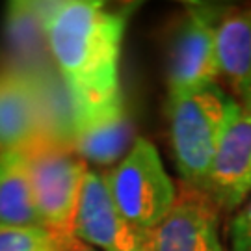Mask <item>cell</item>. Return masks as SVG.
I'll use <instances>...</instances> for the list:
<instances>
[{"mask_svg":"<svg viewBox=\"0 0 251 251\" xmlns=\"http://www.w3.org/2000/svg\"><path fill=\"white\" fill-rule=\"evenodd\" d=\"M47 43L76 119L123 102L119 58L126 13L93 0L43 2Z\"/></svg>","mask_w":251,"mask_h":251,"instance_id":"6da1fadb","label":"cell"},{"mask_svg":"<svg viewBox=\"0 0 251 251\" xmlns=\"http://www.w3.org/2000/svg\"><path fill=\"white\" fill-rule=\"evenodd\" d=\"M238 110V100L218 84L168 97L171 151L186 186L205 194L216 149Z\"/></svg>","mask_w":251,"mask_h":251,"instance_id":"7a4b0ae2","label":"cell"},{"mask_svg":"<svg viewBox=\"0 0 251 251\" xmlns=\"http://www.w3.org/2000/svg\"><path fill=\"white\" fill-rule=\"evenodd\" d=\"M28 162L32 192L41 225L58 238L73 242L76 214L88 166L76 152L49 140L37 138L23 149Z\"/></svg>","mask_w":251,"mask_h":251,"instance_id":"3957f363","label":"cell"},{"mask_svg":"<svg viewBox=\"0 0 251 251\" xmlns=\"http://www.w3.org/2000/svg\"><path fill=\"white\" fill-rule=\"evenodd\" d=\"M104 179L117 210L144 231L160 225L179 194L162 164L158 149L147 138H136L125 158L104 173Z\"/></svg>","mask_w":251,"mask_h":251,"instance_id":"277c9868","label":"cell"},{"mask_svg":"<svg viewBox=\"0 0 251 251\" xmlns=\"http://www.w3.org/2000/svg\"><path fill=\"white\" fill-rule=\"evenodd\" d=\"M214 8L190 4L171 39L168 58V97L203 90L220 78L218 25Z\"/></svg>","mask_w":251,"mask_h":251,"instance_id":"5b68a950","label":"cell"},{"mask_svg":"<svg viewBox=\"0 0 251 251\" xmlns=\"http://www.w3.org/2000/svg\"><path fill=\"white\" fill-rule=\"evenodd\" d=\"M75 238L97 251H154L152 231L125 220L110 198L104 175L91 170L82 188Z\"/></svg>","mask_w":251,"mask_h":251,"instance_id":"8992f818","label":"cell"},{"mask_svg":"<svg viewBox=\"0 0 251 251\" xmlns=\"http://www.w3.org/2000/svg\"><path fill=\"white\" fill-rule=\"evenodd\" d=\"M154 251H224L220 208L206 194L182 184L170 214L152 229Z\"/></svg>","mask_w":251,"mask_h":251,"instance_id":"52a82bcc","label":"cell"},{"mask_svg":"<svg viewBox=\"0 0 251 251\" xmlns=\"http://www.w3.org/2000/svg\"><path fill=\"white\" fill-rule=\"evenodd\" d=\"M251 175V112L240 110L229 121L210 166L205 194L220 210H233L248 198Z\"/></svg>","mask_w":251,"mask_h":251,"instance_id":"ba28073f","label":"cell"},{"mask_svg":"<svg viewBox=\"0 0 251 251\" xmlns=\"http://www.w3.org/2000/svg\"><path fill=\"white\" fill-rule=\"evenodd\" d=\"M43 136V117L32 75L15 65L0 69V151L25 149Z\"/></svg>","mask_w":251,"mask_h":251,"instance_id":"9c48e42d","label":"cell"},{"mask_svg":"<svg viewBox=\"0 0 251 251\" xmlns=\"http://www.w3.org/2000/svg\"><path fill=\"white\" fill-rule=\"evenodd\" d=\"M134 142L132 123L128 119V112L123 100L97 114L78 117L73 151L84 162H91L95 166H108L123 160Z\"/></svg>","mask_w":251,"mask_h":251,"instance_id":"30bf717a","label":"cell"},{"mask_svg":"<svg viewBox=\"0 0 251 251\" xmlns=\"http://www.w3.org/2000/svg\"><path fill=\"white\" fill-rule=\"evenodd\" d=\"M4 32L9 52L13 54L11 65L30 75L54 65L47 43L43 2H9L4 17Z\"/></svg>","mask_w":251,"mask_h":251,"instance_id":"8fae6325","label":"cell"},{"mask_svg":"<svg viewBox=\"0 0 251 251\" xmlns=\"http://www.w3.org/2000/svg\"><path fill=\"white\" fill-rule=\"evenodd\" d=\"M220 76L238 104L251 112V9L224 15L218 25Z\"/></svg>","mask_w":251,"mask_h":251,"instance_id":"7c38bea8","label":"cell"},{"mask_svg":"<svg viewBox=\"0 0 251 251\" xmlns=\"http://www.w3.org/2000/svg\"><path fill=\"white\" fill-rule=\"evenodd\" d=\"M0 224L43 227L23 149L0 151Z\"/></svg>","mask_w":251,"mask_h":251,"instance_id":"4fadbf2b","label":"cell"},{"mask_svg":"<svg viewBox=\"0 0 251 251\" xmlns=\"http://www.w3.org/2000/svg\"><path fill=\"white\" fill-rule=\"evenodd\" d=\"M75 242H65L45 227L0 224V251H71Z\"/></svg>","mask_w":251,"mask_h":251,"instance_id":"5bb4252c","label":"cell"},{"mask_svg":"<svg viewBox=\"0 0 251 251\" xmlns=\"http://www.w3.org/2000/svg\"><path fill=\"white\" fill-rule=\"evenodd\" d=\"M229 238L233 251H251V201L233 218Z\"/></svg>","mask_w":251,"mask_h":251,"instance_id":"9a60e30c","label":"cell"},{"mask_svg":"<svg viewBox=\"0 0 251 251\" xmlns=\"http://www.w3.org/2000/svg\"><path fill=\"white\" fill-rule=\"evenodd\" d=\"M71 251H97V250H93L91 246H86V244H82V242H75V246L71 248Z\"/></svg>","mask_w":251,"mask_h":251,"instance_id":"2e32d148","label":"cell"},{"mask_svg":"<svg viewBox=\"0 0 251 251\" xmlns=\"http://www.w3.org/2000/svg\"><path fill=\"white\" fill-rule=\"evenodd\" d=\"M251 192V175H250V180H248V194Z\"/></svg>","mask_w":251,"mask_h":251,"instance_id":"e0dca14e","label":"cell"}]
</instances>
